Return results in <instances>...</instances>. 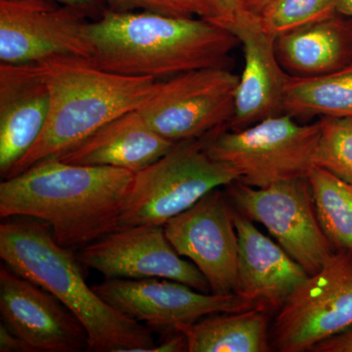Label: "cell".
<instances>
[{
	"label": "cell",
	"mask_w": 352,
	"mask_h": 352,
	"mask_svg": "<svg viewBox=\"0 0 352 352\" xmlns=\"http://www.w3.org/2000/svg\"><path fill=\"white\" fill-rule=\"evenodd\" d=\"M36 64L50 90V115L36 144L8 177L44 159L60 156L110 120L138 110L159 82L105 71L87 58L55 57Z\"/></svg>",
	"instance_id": "obj_4"
},
{
	"label": "cell",
	"mask_w": 352,
	"mask_h": 352,
	"mask_svg": "<svg viewBox=\"0 0 352 352\" xmlns=\"http://www.w3.org/2000/svg\"><path fill=\"white\" fill-rule=\"evenodd\" d=\"M233 220L239 242L236 293L267 311L279 310L309 275L281 245L234 208Z\"/></svg>",
	"instance_id": "obj_17"
},
{
	"label": "cell",
	"mask_w": 352,
	"mask_h": 352,
	"mask_svg": "<svg viewBox=\"0 0 352 352\" xmlns=\"http://www.w3.org/2000/svg\"><path fill=\"white\" fill-rule=\"evenodd\" d=\"M226 127V126H224ZM221 127L204 136L206 151L228 164L238 182L256 188L307 177L315 166L320 122L302 124L282 113L239 131Z\"/></svg>",
	"instance_id": "obj_5"
},
{
	"label": "cell",
	"mask_w": 352,
	"mask_h": 352,
	"mask_svg": "<svg viewBox=\"0 0 352 352\" xmlns=\"http://www.w3.org/2000/svg\"><path fill=\"white\" fill-rule=\"evenodd\" d=\"M88 15L47 0H0V61L36 64L55 57L90 60Z\"/></svg>",
	"instance_id": "obj_10"
},
{
	"label": "cell",
	"mask_w": 352,
	"mask_h": 352,
	"mask_svg": "<svg viewBox=\"0 0 352 352\" xmlns=\"http://www.w3.org/2000/svg\"><path fill=\"white\" fill-rule=\"evenodd\" d=\"M352 325V254L335 251L280 308L272 329L280 352L311 351Z\"/></svg>",
	"instance_id": "obj_9"
},
{
	"label": "cell",
	"mask_w": 352,
	"mask_h": 352,
	"mask_svg": "<svg viewBox=\"0 0 352 352\" xmlns=\"http://www.w3.org/2000/svg\"><path fill=\"white\" fill-rule=\"evenodd\" d=\"M164 229L177 254L201 271L212 294L236 293L239 242L232 206L219 188L168 220Z\"/></svg>",
	"instance_id": "obj_12"
},
{
	"label": "cell",
	"mask_w": 352,
	"mask_h": 352,
	"mask_svg": "<svg viewBox=\"0 0 352 352\" xmlns=\"http://www.w3.org/2000/svg\"><path fill=\"white\" fill-rule=\"evenodd\" d=\"M315 166L352 184V118L322 117Z\"/></svg>",
	"instance_id": "obj_23"
},
{
	"label": "cell",
	"mask_w": 352,
	"mask_h": 352,
	"mask_svg": "<svg viewBox=\"0 0 352 352\" xmlns=\"http://www.w3.org/2000/svg\"><path fill=\"white\" fill-rule=\"evenodd\" d=\"M133 177L120 168L47 157L0 183V217L41 220L58 244L82 250L119 229Z\"/></svg>",
	"instance_id": "obj_1"
},
{
	"label": "cell",
	"mask_w": 352,
	"mask_h": 352,
	"mask_svg": "<svg viewBox=\"0 0 352 352\" xmlns=\"http://www.w3.org/2000/svg\"><path fill=\"white\" fill-rule=\"evenodd\" d=\"M338 13L352 17V0H336Z\"/></svg>",
	"instance_id": "obj_32"
},
{
	"label": "cell",
	"mask_w": 352,
	"mask_h": 352,
	"mask_svg": "<svg viewBox=\"0 0 352 352\" xmlns=\"http://www.w3.org/2000/svg\"><path fill=\"white\" fill-rule=\"evenodd\" d=\"M199 17L232 32L245 16L251 13L245 0H196Z\"/></svg>",
	"instance_id": "obj_26"
},
{
	"label": "cell",
	"mask_w": 352,
	"mask_h": 352,
	"mask_svg": "<svg viewBox=\"0 0 352 352\" xmlns=\"http://www.w3.org/2000/svg\"><path fill=\"white\" fill-rule=\"evenodd\" d=\"M227 187L231 205L248 219L263 224L309 276L318 272L336 251L319 223L308 177L263 188L238 180Z\"/></svg>",
	"instance_id": "obj_7"
},
{
	"label": "cell",
	"mask_w": 352,
	"mask_h": 352,
	"mask_svg": "<svg viewBox=\"0 0 352 352\" xmlns=\"http://www.w3.org/2000/svg\"><path fill=\"white\" fill-rule=\"evenodd\" d=\"M115 11H145L175 16L199 17L196 0H104Z\"/></svg>",
	"instance_id": "obj_25"
},
{
	"label": "cell",
	"mask_w": 352,
	"mask_h": 352,
	"mask_svg": "<svg viewBox=\"0 0 352 352\" xmlns=\"http://www.w3.org/2000/svg\"><path fill=\"white\" fill-rule=\"evenodd\" d=\"M239 76L229 69H201L157 82L138 112L153 131L173 143L204 138L232 118Z\"/></svg>",
	"instance_id": "obj_8"
},
{
	"label": "cell",
	"mask_w": 352,
	"mask_h": 352,
	"mask_svg": "<svg viewBox=\"0 0 352 352\" xmlns=\"http://www.w3.org/2000/svg\"><path fill=\"white\" fill-rule=\"evenodd\" d=\"M90 61L129 76L173 78L201 69H229L235 36L201 18L145 11L103 10L88 22Z\"/></svg>",
	"instance_id": "obj_2"
},
{
	"label": "cell",
	"mask_w": 352,
	"mask_h": 352,
	"mask_svg": "<svg viewBox=\"0 0 352 352\" xmlns=\"http://www.w3.org/2000/svg\"><path fill=\"white\" fill-rule=\"evenodd\" d=\"M272 1L274 0H245L247 8L256 15H259V13Z\"/></svg>",
	"instance_id": "obj_31"
},
{
	"label": "cell",
	"mask_w": 352,
	"mask_h": 352,
	"mask_svg": "<svg viewBox=\"0 0 352 352\" xmlns=\"http://www.w3.org/2000/svg\"><path fill=\"white\" fill-rule=\"evenodd\" d=\"M237 180V171L208 154L203 138L176 143L161 159L134 173L119 228L164 226L212 190Z\"/></svg>",
	"instance_id": "obj_6"
},
{
	"label": "cell",
	"mask_w": 352,
	"mask_h": 352,
	"mask_svg": "<svg viewBox=\"0 0 352 352\" xmlns=\"http://www.w3.org/2000/svg\"><path fill=\"white\" fill-rule=\"evenodd\" d=\"M0 258L17 274L56 296L88 335V351L152 352L153 331L120 314L88 286L82 263L58 244L47 224L23 217L0 226Z\"/></svg>",
	"instance_id": "obj_3"
},
{
	"label": "cell",
	"mask_w": 352,
	"mask_h": 352,
	"mask_svg": "<svg viewBox=\"0 0 352 352\" xmlns=\"http://www.w3.org/2000/svg\"><path fill=\"white\" fill-rule=\"evenodd\" d=\"M312 352H352V325L337 335L322 340Z\"/></svg>",
	"instance_id": "obj_27"
},
{
	"label": "cell",
	"mask_w": 352,
	"mask_h": 352,
	"mask_svg": "<svg viewBox=\"0 0 352 352\" xmlns=\"http://www.w3.org/2000/svg\"><path fill=\"white\" fill-rule=\"evenodd\" d=\"M307 177L322 230L336 251L352 254V184L317 166Z\"/></svg>",
	"instance_id": "obj_22"
},
{
	"label": "cell",
	"mask_w": 352,
	"mask_h": 352,
	"mask_svg": "<svg viewBox=\"0 0 352 352\" xmlns=\"http://www.w3.org/2000/svg\"><path fill=\"white\" fill-rule=\"evenodd\" d=\"M92 289L120 314L152 331L164 332L208 315L261 307L258 302L237 293H203L163 278L105 279Z\"/></svg>",
	"instance_id": "obj_11"
},
{
	"label": "cell",
	"mask_w": 352,
	"mask_h": 352,
	"mask_svg": "<svg viewBox=\"0 0 352 352\" xmlns=\"http://www.w3.org/2000/svg\"><path fill=\"white\" fill-rule=\"evenodd\" d=\"M78 258L105 279L163 278L212 293L195 264L182 258L171 245L163 226L117 229L80 250Z\"/></svg>",
	"instance_id": "obj_13"
},
{
	"label": "cell",
	"mask_w": 352,
	"mask_h": 352,
	"mask_svg": "<svg viewBox=\"0 0 352 352\" xmlns=\"http://www.w3.org/2000/svg\"><path fill=\"white\" fill-rule=\"evenodd\" d=\"M284 113L298 118H352V63L346 68L314 78L289 76Z\"/></svg>",
	"instance_id": "obj_21"
},
{
	"label": "cell",
	"mask_w": 352,
	"mask_h": 352,
	"mask_svg": "<svg viewBox=\"0 0 352 352\" xmlns=\"http://www.w3.org/2000/svg\"><path fill=\"white\" fill-rule=\"evenodd\" d=\"M50 95L38 64L0 65V175L6 179L43 133Z\"/></svg>",
	"instance_id": "obj_16"
},
{
	"label": "cell",
	"mask_w": 352,
	"mask_h": 352,
	"mask_svg": "<svg viewBox=\"0 0 352 352\" xmlns=\"http://www.w3.org/2000/svg\"><path fill=\"white\" fill-rule=\"evenodd\" d=\"M337 13L336 0H274L258 16L263 29L276 38Z\"/></svg>",
	"instance_id": "obj_24"
},
{
	"label": "cell",
	"mask_w": 352,
	"mask_h": 352,
	"mask_svg": "<svg viewBox=\"0 0 352 352\" xmlns=\"http://www.w3.org/2000/svg\"><path fill=\"white\" fill-rule=\"evenodd\" d=\"M267 312L261 307L222 312L175 329L186 338L188 352H267Z\"/></svg>",
	"instance_id": "obj_20"
},
{
	"label": "cell",
	"mask_w": 352,
	"mask_h": 352,
	"mask_svg": "<svg viewBox=\"0 0 352 352\" xmlns=\"http://www.w3.org/2000/svg\"><path fill=\"white\" fill-rule=\"evenodd\" d=\"M47 1L56 2L62 6L80 9L88 16L91 15L92 13H98L102 6L105 3L104 0H47Z\"/></svg>",
	"instance_id": "obj_30"
},
{
	"label": "cell",
	"mask_w": 352,
	"mask_h": 352,
	"mask_svg": "<svg viewBox=\"0 0 352 352\" xmlns=\"http://www.w3.org/2000/svg\"><path fill=\"white\" fill-rule=\"evenodd\" d=\"M231 32L242 44L245 64L226 127L239 131L284 113L289 76L278 60L275 38L263 29L258 15L248 14Z\"/></svg>",
	"instance_id": "obj_15"
},
{
	"label": "cell",
	"mask_w": 352,
	"mask_h": 352,
	"mask_svg": "<svg viewBox=\"0 0 352 352\" xmlns=\"http://www.w3.org/2000/svg\"><path fill=\"white\" fill-rule=\"evenodd\" d=\"M0 351L34 352L29 344L7 328L6 324L0 325Z\"/></svg>",
	"instance_id": "obj_28"
},
{
	"label": "cell",
	"mask_w": 352,
	"mask_h": 352,
	"mask_svg": "<svg viewBox=\"0 0 352 352\" xmlns=\"http://www.w3.org/2000/svg\"><path fill=\"white\" fill-rule=\"evenodd\" d=\"M188 351L187 340L182 332L176 330L168 331L164 339L156 344L152 352H184Z\"/></svg>",
	"instance_id": "obj_29"
},
{
	"label": "cell",
	"mask_w": 352,
	"mask_h": 352,
	"mask_svg": "<svg viewBox=\"0 0 352 352\" xmlns=\"http://www.w3.org/2000/svg\"><path fill=\"white\" fill-rule=\"evenodd\" d=\"M279 63L289 76L314 78L352 63V18L337 13L275 38Z\"/></svg>",
	"instance_id": "obj_19"
},
{
	"label": "cell",
	"mask_w": 352,
	"mask_h": 352,
	"mask_svg": "<svg viewBox=\"0 0 352 352\" xmlns=\"http://www.w3.org/2000/svg\"><path fill=\"white\" fill-rule=\"evenodd\" d=\"M2 323L34 352L88 351V335L82 322L56 296L17 274L0 268Z\"/></svg>",
	"instance_id": "obj_14"
},
{
	"label": "cell",
	"mask_w": 352,
	"mask_h": 352,
	"mask_svg": "<svg viewBox=\"0 0 352 352\" xmlns=\"http://www.w3.org/2000/svg\"><path fill=\"white\" fill-rule=\"evenodd\" d=\"M176 143L148 126L138 110L120 115L58 159L82 166H110L136 173L161 159Z\"/></svg>",
	"instance_id": "obj_18"
}]
</instances>
